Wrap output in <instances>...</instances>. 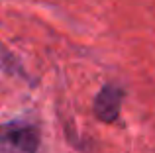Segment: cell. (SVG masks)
<instances>
[{"label": "cell", "mask_w": 155, "mask_h": 153, "mask_svg": "<svg viewBox=\"0 0 155 153\" xmlns=\"http://www.w3.org/2000/svg\"><path fill=\"white\" fill-rule=\"evenodd\" d=\"M126 92L122 86L118 84H106L100 88V92L94 98V114L100 122L104 124H112L118 120L120 116V108H122V100H124Z\"/></svg>", "instance_id": "obj_2"}, {"label": "cell", "mask_w": 155, "mask_h": 153, "mask_svg": "<svg viewBox=\"0 0 155 153\" xmlns=\"http://www.w3.org/2000/svg\"><path fill=\"white\" fill-rule=\"evenodd\" d=\"M39 130L28 122H8L0 126V153H38Z\"/></svg>", "instance_id": "obj_1"}]
</instances>
